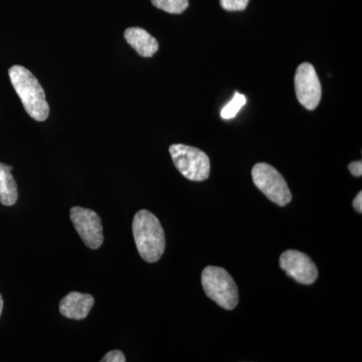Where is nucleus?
<instances>
[{
  "instance_id": "nucleus-1",
  "label": "nucleus",
  "mask_w": 362,
  "mask_h": 362,
  "mask_svg": "<svg viewBox=\"0 0 362 362\" xmlns=\"http://www.w3.org/2000/svg\"><path fill=\"white\" fill-rule=\"evenodd\" d=\"M11 85L20 97L26 113L33 120L42 122L49 117V106L45 98V90L32 71L23 66H11L8 71Z\"/></svg>"
},
{
  "instance_id": "nucleus-2",
  "label": "nucleus",
  "mask_w": 362,
  "mask_h": 362,
  "mask_svg": "<svg viewBox=\"0 0 362 362\" xmlns=\"http://www.w3.org/2000/svg\"><path fill=\"white\" fill-rule=\"evenodd\" d=\"M132 232L136 247L147 263H156L165 250V233L153 214L142 209L133 218Z\"/></svg>"
},
{
  "instance_id": "nucleus-3",
  "label": "nucleus",
  "mask_w": 362,
  "mask_h": 362,
  "mask_svg": "<svg viewBox=\"0 0 362 362\" xmlns=\"http://www.w3.org/2000/svg\"><path fill=\"white\" fill-rule=\"evenodd\" d=\"M202 284L206 296L221 308L233 310L239 303L238 286L225 269L206 267L202 272Z\"/></svg>"
},
{
  "instance_id": "nucleus-4",
  "label": "nucleus",
  "mask_w": 362,
  "mask_h": 362,
  "mask_svg": "<svg viewBox=\"0 0 362 362\" xmlns=\"http://www.w3.org/2000/svg\"><path fill=\"white\" fill-rule=\"evenodd\" d=\"M169 153L175 168L187 180L204 181L209 177L211 160L201 149L185 144H173L169 147Z\"/></svg>"
},
{
  "instance_id": "nucleus-5",
  "label": "nucleus",
  "mask_w": 362,
  "mask_h": 362,
  "mask_svg": "<svg viewBox=\"0 0 362 362\" xmlns=\"http://www.w3.org/2000/svg\"><path fill=\"white\" fill-rule=\"evenodd\" d=\"M252 177L259 192L274 204L285 206L291 202V192L285 178L270 164L257 163L252 169Z\"/></svg>"
},
{
  "instance_id": "nucleus-6",
  "label": "nucleus",
  "mask_w": 362,
  "mask_h": 362,
  "mask_svg": "<svg viewBox=\"0 0 362 362\" xmlns=\"http://www.w3.org/2000/svg\"><path fill=\"white\" fill-rule=\"evenodd\" d=\"M70 218L86 246L97 250L103 245V226L96 211L85 207L74 206L71 209Z\"/></svg>"
},
{
  "instance_id": "nucleus-7",
  "label": "nucleus",
  "mask_w": 362,
  "mask_h": 362,
  "mask_svg": "<svg viewBox=\"0 0 362 362\" xmlns=\"http://www.w3.org/2000/svg\"><path fill=\"white\" fill-rule=\"evenodd\" d=\"M294 83L299 103L307 110H315L322 94L315 68L309 63L301 64L295 74Z\"/></svg>"
},
{
  "instance_id": "nucleus-8",
  "label": "nucleus",
  "mask_w": 362,
  "mask_h": 362,
  "mask_svg": "<svg viewBox=\"0 0 362 362\" xmlns=\"http://www.w3.org/2000/svg\"><path fill=\"white\" fill-rule=\"evenodd\" d=\"M280 267L289 277L303 285H311L318 278V269L310 257L296 250H288L280 257Z\"/></svg>"
},
{
  "instance_id": "nucleus-9",
  "label": "nucleus",
  "mask_w": 362,
  "mask_h": 362,
  "mask_svg": "<svg viewBox=\"0 0 362 362\" xmlns=\"http://www.w3.org/2000/svg\"><path fill=\"white\" fill-rule=\"evenodd\" d=\"M95 304L92 295L80 292H71L59 302V312L69 319L83 320L89 315Z\"/></svg>"
},
{
  "instance_id": "nucleus-10",
  "label": "nucleus",
  "mask_w": 362,
  "mask_h": 362,
  "mask_svg": "<svg viewBox=\"0 0 362 362\" xmlns=\"http://www.w3.org/2000/svg\"><path fill=\"white\" fill-rule=\"evenodd\" d=\"M124 37L143 58H151L159 49L156 37L141 28H129L124 33Z\"/></svg>"
},
{
  "instance_id": "nucleus-11",
  "label": "nucleus",
  "mask_w": 362,
  "mask_h": 362,
  "mask_svg": "<svg viewBox=\"0 0 362 362\" xmlns=\"http://www.w3.org/2000/svg\"><path fill=\"white\" fill-rule=\"evenodd\" d=\"M13 166L0 162V204L11 206L18 199V190L16 181L11 175Z\"/></svg>"
},
{
  "instance_id": "nucleus-12",
  "label": "nucleus",
  "mask_w": 362,
  "mask_h": 362,
  "mask_svg": "<svg viewBox=\"0 0 362 362\" xmlns=\"http://www.w3.org/2000/svg\"><path fill=\"white\" fill-rule=\"evenodd\" d=\"M151 2L157 8L173 14L185 13L189 6L188 0H151Z\"/></svg>"
},
{
  "instance_id": "nucleus-13",
  "label": "nucleus",
  "mask_w": 362,
  "mask_h": 362,
  "mask_svg": "<svg viewBox=\"0 0 362 362\" xmlns=\"http://www.w3.org/2000/svg\"><path fill=\"white\" fill-rule=\"evenodd\" d=\"M246 104V96L235 92L232 101L226 104V106L223 107V110L221 111V118L225 119V120L235 118L237 114L239 113L240 109H242V107H244Z\"/></svg>"
},
{
  "instance_id": "nucleus-14",
  "label": "nucleus",
  "mask_w": 362,
  "mask_h": 362,
  "mask_svg": "<svg viewBox=\"0 0 362 362\" xmlns=\"http://www.w3.org/2000/svg\"><path fill=\"white\" fill-rule=\"evenodd\" d=\"M250 0H221V6L228 11H242L247 8Z\"/></svg>"
},
{
  "instance_id": "nucleus-15",
  "label": "nucleus",
  "mask_w": 362,
  "mask_h": 362,
  "mask_svg": "<svg viewBox=\"0 0 362 362\" xmlns=\"http://www.w3.org/2000/svg\"><path fill=\"white\" fill-rule=\"evenodd\" d=\"M102 362H125V356L120 350H112L101 359Z\"/></svg>"
},
{
  "instance_id": "nucleus-16",
  "label": "nucleus",
  "mask_w": 362,
  "mask_h": 362,
  "mask_svg": "<svg viewBox=\"0 0 362 362\" xmlns=\"http://www.w3.org/2000/svg\"><path fill=\"white\" fill-rule=\"evenodd\" d=\"M350 173L356 177H361L362 175V162L354 161L349 165Z\"/></svg>"
},
{
  "instance_id": "nucleus-17",
  "label": "nucleus",
  "mask_w": 362,
  "mask_h": 362,
  "mask_svg": "<svg viewBox=\"0 0 362 362\" xmlns=\"http://www.w3.org/2000/svg\"><path fill=\"white\" fill-rule=\"evenodd\" d=\"M354 207L358 214L362 213V192H359L354 201Z\"/></svg>"
},
{
  "instance_id": "nucleus-18",
  "label": "nucleus",
  "mask_w": 362,
  "mask_h": 362,
  "mask_svg": "<svg viewBox=\"0 0 362 362\" xmlns=\"http://www.w3.org/2000/svg\"><path fill=\"white\" fill-rule=\"evenodd\" d=\"M2 310H4V299H2L1 294H0V317H1Z\"/></svg>"
}]
</instances>
